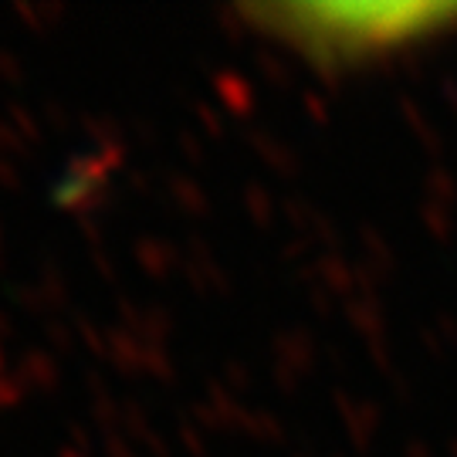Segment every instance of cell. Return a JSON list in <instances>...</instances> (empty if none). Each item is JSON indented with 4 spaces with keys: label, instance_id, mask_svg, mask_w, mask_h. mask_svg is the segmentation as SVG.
<instances>
[{
    "label": "cell",
    "instance_id": "1",
    "mask_svg": "<svg viewBox=\"0 0 457 457\" xmlns=\"http://www.w3.org/2000/svg\"><path fill=\"white\" fill-rule=\"evenodd\" d=\"M258 34L326 71H353L457 34V4H254Z\"/></svg>",
    "mask_w": 457,
    "mask_h": 457
}]
</instances>
